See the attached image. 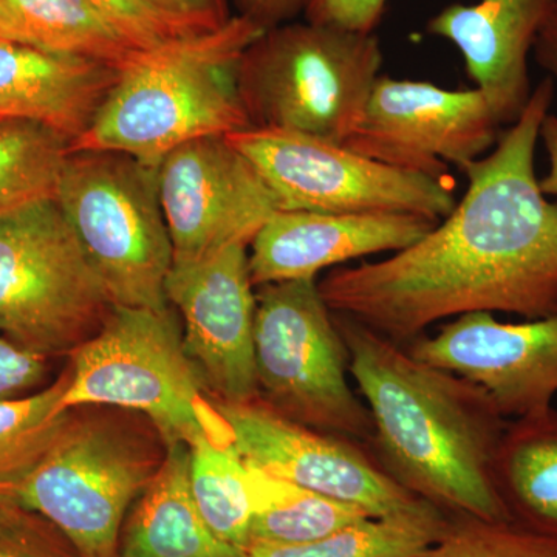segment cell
<instances>
[{
    "label": "cell",
    "instance_id": "1",
    "mask_svg": "<svg viewBox=\"0 0 557 557\" xmlns=\"http://www.w3.org/2000/svg\"><path fill=\"white\" fill-rule=\"evenodd\" d=\"M555 98L542 79L490 156L463 168L453 212L391 258L330 271L318 282L333 313L401 346L468 313H557V201L539 186L536 148Z\"/></svg>",
    "mask_w": 557,
    "mask_h": 557
},
{
    "label": "cell",
    "instance_id": "2",
    "mask_svg": "<svg viewBox=\"0 0 557 557\" xmlns=\"http://www.w3.org/2000/svg\"><path fill=\"white\" fill-rule=\"evenodd\" d=\"M333 318L372 418L368 445L380 467L440 509L512 522L494 480L508 423L490 395L346 314Z\"/></svg>",
    "mask_w": 557,
    "mask_h": 557
},
{
    "label": "cell",
    "instance_id": "3",
    "mask_svg": "<svg viewBox=\"0 0 557 557\" xmlns=\"http://www.w3.org/2000/svg\"><path fill=\"white\" fill-rule=\"evenodd\" d=\"M262 32L233 14L212 30L138 51L70 150H116L159 168L193 139L249 129L237 64Z\"/></svg>",
    "mask_w": 557,
    "mask_h": 557
},
{
    "label": "cell",
    "instance_id": "4",
    "mask_svg": "<svg viewBox=\"0 0 557 557\" xmlns=\"http://www.w3.org/2000/svg\"><path fill=\"white\" fill-rule=\"evenodd\" d=\"M381 65L373 33L292 21L249 44L237 87L249 126L344 145L364 116Z\"/></svg>",
    "mask_w": 557,
    "mask_h": 557
},
{
    "label": "cell",
    "instance_id": "5",
    "mask_svg": "<svg viewBox=\"0 0 557 557\" xmlns=\"http://www.w3.org/2000/svg\"><path fill=\"white\" fill-rule=\"evenodd\" d=\"M64 406H110L141 413L164 448L214 440L231 442L228 428L203 394L186 354L177 314L164 309L112 307L101 327L72 351Z\"/></svg>",
    "mask_w": 557,
    "mask_h": 557
},
{
    "label": "cell",
    "instance_id": "6",
    "mask_svg": "<svg viewBox=\"0 0 557 557\" xmlns=\"http://www.w3.org/2000/svg\"><path fill=\"white\" fill-rule=\"evenodd\" d=\"M54 200L113 307L170 306L174 249L159 168L116 150H70Z\"/></svg>",
    "mask_w": 557,
    "mask_h": 557
},
{
    "label": "cell",
    "instance_id": "7",
    "mask_svg": "<svg viewBox=\"0 0 557 557\" xmlns=\"http://www.w3.org/2000/svg\"><path fill=\"white\" fill-rule=\"evenodd\" d=\"M258 397L281 416L368 443V406L348 383V354L317 278L263 285L256 293Z\"/></svg>",
    "mask_w": 557,
    "mask_h": 557
},
{
    "label": "cell",
    "instance_id": "8",
    "mask_svg": "<svg viewBox=\"0 0 557 557\" xmlns=\"http://www.w3.org/2000/svg\"><path fill=\"white\" fill-rule=\"evenodd\" d=\"M54 199L0 218V335L40 357L72 354L112 310Z\"/></svg>",
    "mask_w": 557,
    "mask_h": 557
},
{
    "label": "cell",
    "instance_id": "9",
    "mask_svg": "<svg viewBox=\"0 0 557 557\" xmlns=\"http://www.w3.org/2000/svg\"><path fill=\"white\" fill-rule=\"evenodd\" d=\"M163 457L119 423L72 412L14 494L21 508L49 520L81 557H120L124 519Z\"/></svg>",
    "mask_w": 557,
    "mask_h": 557
},
{
    "label": "cell",
    "instance_id": "10",
    "mask_svg": "<svg viewBox=\"0 0 557 557\" xmlns=\"http://www.w3.org/2000/svg\"><path fill=\"white\" fill-rule=\"evenodd\" d=\"M226 138L251 161L278 211L395 212L442 222L457 205L450 178L398 170L325 139L256 127Z\"/></svg>",
    "mask_w": 557,
    "mask_h": 557
},
{
    "label": "cell",
    "instance_id": "11",
    "mask_svg": "<svg viewBox=\"0 0 557 557\" xmlns=\"http://www.w3.org/2000/svg\"><path fill=\"white\" fill-rule=\"evenodd\" d=\"M214 406L234 449L265 474L354 505L370 518H401L435 507L395 482L355 440L296 423L259 397L215 399Z\"/></svg>",
    "mask_w": 557,
    "mask_h": 557
},
{
    "label": "cell",
    "instance_id": "12",
    "mask_svg": "<svg viewBox=\"0 0 557 557\" xmlns=\"http://www.w3.org/2000/svg\"><path fill=\"white\" fill-rule=\"evenodd\" d=\"M482 90H446L426 81L381 76L364 116L344 143L370 160L434 178H449L496 146L500 135Z\"/></svg>",
    "mask_w": 557,
    "mask_h": 557
},
{
    "label": "cell",
    "instance_id": "13",
    "mask_svg": "<svg viewBox=\"0 0 557 557\" xmlns=\"http://www.w3.org/2000/svg\"><path fill=\"white\" fill-rule=\"evenodd\" d=\"M159 194L174 263L249 247L278 211L267 183L226 135L193 139L164 157Z\"/></svg>",
    "mask_w": 557,
    "mask_h": 557
},
{
    "label": "cell",
    "instance_id": "14",
    "mask_svg": "<svg viewBox=\"0 0 557 557\" xmlns=\"http://www.w3.org/2000/svg\"><path fill=\"white\" fill-rule=\"evenodd\" d=\"M168 304L183 318V343L205 387L220 401L258 397L256 299L248 245L172 263Z\"/></svg>",
    "mask_w": 557,
    "mask_h": 557
},
{
    "label": "cell",
    "instance_id": "15",
    "mask_svg": "<svg viewBox=\"0 0 557 557\" xmlns=\"http://www.w3.org/2000/svg\"><path fill=\"white\" fill-rule=\"evenodd\" d=\"M406 347L483 388L505 418L542 412L557 397V313L516 324L468 313Z\"/></svg>",
    "mask_w": 557,
    "mask_h": 557
},
{
    "label": "cell",
    "instance_id": "16",
    "mask_svg": "<svg viewBox=\"0 0 557 557\" xmlns=\"http://www.w3.org/2000/svg\"><path fill=\"white\" fill-rule=\"evenodd\" d=\"M438 222L413 214H324L277 211L249 247L255 287L317 278L318 273L348 260L412 247Z\"/></svg>",
    "mask_w": 557,
    "mask_h": 557
},
{
    "label": "cell",
    "instance_id": "17",
    "mask_svg": "<svg viewBox=\"0 0 557 557\" xmlns=\"http://www.w3.org/2000/svg\"><path fill=\"white\" fill-rule=\"evenodd\" d=\"M556 7L557 0L453 3L429 20L426 32L457 47L469 79L486 95L502 126H511L533 94L528 58Z\"/></svg>",
    "mask_w": 557,
    "mask_h": 557
},
{
    "label": "cell",
    "instance_id": "18",
    "mask_svg": "<svg viewBox=\"0 0 557 557\" xmlns=\"http://www.w3.org/2000/svg\"><path fill=\"white\" fill-rule=\"evenodd\" d=\"M119 70L0 39V113L44 124L72 145L115 84Z\"/></svg>",
    "mask_w": 557,
    "mask_h": 557
},
{
    "label": "cell",
    "instance_id": "19",
    "mask_svg": "<svg viewBox=\"0 0 557 557\" xmlns=\"http://www.w3.org/2000/svg\"><path fill=\"white\" fill-rule=\"evenodd\" d=\"M190 449L164 448L163 461L132 505L120 534V557H245L212 533L194 502Z\"/></svg>",
    "mask_w": 557,
    "mask_h": 557
},
{
    "label": "cell",
    "instance_id": "20",
    "mask_svg": "<svg viewBox=\"0 0 557 557\" xmlns=\"http://www.w3.org/2000/svg\"><path fill=\"white\" fill-rule=\"evenodd\" d=\"M494 480L512 522L557 539V410L516 418L498 445Z\"/></svg>",
    "mask_w": 557,
    "mask_h": 557
},
{
    "label": "cell",
    "instance_id": "21",
    "mask_svg": "<svg viewBox=\"0 0 557 557\" xmlns=\"http://www.w3.org/2000/svg\"><path fill=\"white\" fill-rule=\"evenodd\" d=\"M17 42L120 70L138 53L86 0H0Z\"/></svg>",
    "mask_w": 557,
    "mask_h": 557
},
{
    "label": "cell",
    "instance_id": "22",
    "mask_svg": "<svg viewBox=\"0 0 557 557\" xmlns=\"http://www.w3.org/2000/svg\"><path fill=\"white\" fill-rule=\"evenodd\" d=\"M249 467V465H248ZM255 515L248 547H289L332 536L370 519L368 512L249 467Z\"/></svg>",
    "mask_w": 557,
    "mask_h": 557
},
{
    "label": "cell",
    "instance_id": "23",
    "mask_svg": "<svg viewBox=\"0 0 557 557\" xmlns=\"http://www.w3.org/2000/svg\"><path fill=\"white\" fill-rule=\"evenodd\" d=\"M189 449L190 493L201 518L215 536L245 552L255 515L248 465L231 442L203 440Z\"/></svg>",
    "mask_w": 557,
    "mask_h": 557
},
{
    "label": "cell",
    "instance_id": "24",
    "mask_svg": "<svg viewBox=\"0 0 557 557\" xmlns=\"http://www.w3.org/2000/svg\"><path fill=\"white\" fill-rule=\"evenodd\" d=\"M70 141L25 119L0 120V218L57 199Z\"/></svg>",
    "mask_w": 557,
    "mask_h": 557
},
{
    "label": "cell",
    "instance_id": "25",
    "mask_svg": "<svg viewBox=\"0 0 557 557\" xmlns=\"http://www.w3.org/2000/svg\"><path fill=\"white\" fill-rule=\"evenodd\" d=\"M450 522L437 507L401 518H370L304 545H252L245 557H418L448 530Z\"/></svg>",
    "mask_w": 557,
    "mask_h": 557
},
{
    "label": "cell",
    "instance_id": "26",
    "mask_svg": "<svg viewBox=\"0 0 557 557\" xmlns=\"http://www.w3.org/2000/svg\"><path fill=\"white\" fill-rule=\"evenodd\" d=\"M69 383L67 369L30 395L0 398V485L20 483L53 445L73 412L64 406Z\"/></svg>",
    "mask_w": 557,
    "mask_h": 557
},
{
    "label": "cell",
    "instance_id": "27",
    "mask_svg": "<svg viewBox=\"0 0 557 557\" xmlns=\"http://www.w3.org/2000/svg\"><path fill=\"white\" fill-rule=\"evenodd\" d=\"M418 557H557V539L542 536L516 522L469 518Z\"/></svg>",
    "mask_w": 557,
    "mask_h": 557
},
{
    "label": "cell",
    "instance_id": "28",
    "mask_svg": "<svg viewBox=\"0 0 557 557\" xmlns=\"http://www.w3.org/2000/svg\"><path fill=\"white\" fill-rule=\"evenodd\" d=\"M121 38L139 51L170 40L212 30L185 17L160 10L149 0H86Z\"/></svg>",
    "mask_w": 557,
    "mask_h": 557
},
{
    "label": "cell",
    "instance_id": "29",
    "mask_svg": "<svg viewBox=\"0 0 557 557\" xmlns=\"http://www.w3.org/2000/svg\"><path fill=\"white\" fill-rule=\"evenodd\" d=\"M0 557H81L49 520L21 507L0 512Z\"/></svg>",
    "mask_w": 557,
    "mask_h": 557
},
{
    "label": "cell",
    "instance_id": "30",
    "mask_svg": "<svg viewBox=\"0 0 557 557\" xmlns=\"http://www.w3.org/2000/svg\"><path fill=\"white\" fill-rule=\"evenodd\" d=\"M387 0H307V22L372 35L383 20Z\"/></svg>",
    "mask_w": 557,
    "mask_h": 557
},
{
    "label": "cell",
    "instance_id": "31",
    "mask_svg": "<svg viewBox=\"0 0 557 557\" xmlns=\"http://www.w3.org/2000/svg\"><path fill=\"white\" fill-rule=\"evenodd\" d=\"M47 359L0 336V398L21 397L42 383Z\"/></svg>",
    "mask_w": 557,
    "mask_h": 557
},
{
    "label": "cell",
    "instance_id": "32",
    "mask_svg": "<svg viewBox=\"0 0 557 557\" xmlns=\"http://www.w3.org/2000/svg\"><path fill=\"white\" fill-rule=\"evenodd\" d=\"M237 16L255 22L262 30L295 21L307 0H230Z\"/></svg>",
    "mask_w": 557,
    "mask_h": 557
},
{
    "label": "cell",
    "instance_id": "33",
    "mask_svg": "<svg viewBox=\"0 0 557 557\" xmlns=\"http://www.w3.org/2000/svg\"><path fill=\"white\" fill-rule=\"evenodd\" d=\"M153 5L174 16L185 17L208 28L225 24L234 13L230 0H149Z\"/></svg>",
    "mask_w": 557,
    "mask_h": 557
},
{
    "label": "cell",
    "instance_id": "34",
    "mask_svg": "<svg viewBox=\"0 0 557 557\" xmlns=\"http://www.w3.org/2000/svg\"><path fill=\"white\" fill-rule=\"evenodd\" d=\"M531 54L537 64L548 73L549 78L557 81V7L542 25Z\"/></svg>",
    "mask_w": 557,
    "mask_h": 557
},
{
    "label": "cell",
    "instance_id": "35",
    "mask_svg": "<svg viewBox=\"0 0 557 557\" xmlns=\"http://www.w3.org/2000/svg\"><path fill=\"white\" fill-rule=\"evenodd\" d=\"M541 139L547 150L549 168L547 175L539 180V186L545 196L557 197V116L548 113L542 123Z\"/></svg>",
    "mask_w": 557,
    "mask_h": 557
},
{
    "label": "cell",
    "instance_id": "36",
    "mask_svg": "<svg viewBox=\"0 0 557 557\" xmlns=\"http://www.w3.org/2000/svg\"><path fill=\"white\" fill-rule=\"evenodd\" d=\"M14 507H20L16 500V494H14V486L0 485V512Z\"/></svg>",
    "mask_w": 557,
    "mask_h": 557
},
{
    "label": "cell",
    "instance_id": "37",
    "mask_svg": "<svg viewBox=\"0 0 557 557\" xmlns=\"http://www.w3.org/2000/svg\"><path fill=\"white\" fill-rule=\"evenodd\" d=\"M0 39L17 42L16 38H14L13 30L10 28L9 22H7L5 17L2 16V13H0Z\"/></svg>",
    "mask_w": 557,
    "mask_h": 557
},
{
    "label": "cell",
    "instance_id": "38",
    "mask_svg": "<svg viewBox=\"0 0 557 557\" xmlns=\"http://www.w3.org/2000/svg\"><path fill=\"white\" fill-rule=\"evenodd\" d=\"M5 119H13V116L3 115V113H0V120H5Z\"/></svg>",
    "mask_w": 557,
    "mask_h": 557
}]
</instances>
